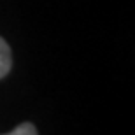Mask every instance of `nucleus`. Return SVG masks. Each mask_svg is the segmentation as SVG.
Returning <instances> with one entry per match:
<instances>
[{
    "label": "nucleus",
    "instance_id": "obj_2",
    "mask_svg": "<svg viewBox=\"0 0 135 135\" xmlns=\"http://www.w3.org/2000/svg\"><path fill=\"white\" fill-rule=\"evenodd\" d=\"M5 135H39V133H37V128L32 123H21L11 133H5Z\"/></svg>",
    "mask_w": 135,
    "mask_h": 135
},
{
    "label": "nucleus",
    "instance_id": "obj_1",
    "mask_svg": "<svg viewBox=\"0 0 135 135\" xmlns=\"http://www.w3.org/2000/svg\"><path fill=\"white\" fill-rule=\"evenodd\" d=\"M11 67H12V53H11V47L0 37V79L9 74Z\"/></svg>",
    "mask_w": 135,
    "mask_h": 135
}]
</instances>
